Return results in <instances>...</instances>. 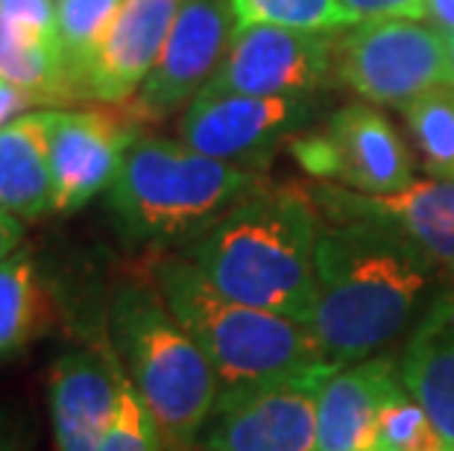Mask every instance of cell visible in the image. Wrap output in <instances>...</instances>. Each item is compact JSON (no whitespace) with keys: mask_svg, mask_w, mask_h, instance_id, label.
Masks as SVG:
<instances>
[{"mask_svg":"<svg viewBox=\"0 0 454 451\" xmlns=\"http://www.w3.org/2000/svg\"><path fill=\"white\" fill-rule=\"evenodd\" d=\"M235 27L270 24L285 30L334 33L352 27V15L340 0H229Z\"/></svg>","mask_w":454,"mask_h":451,"instance_id":"cell-23","label":"cell"},{"mask_svg":"<svg viewBox=\"0 0 454 451\" xmlns=\"http://www.w3.org/2000/svg\"><path fill=\"white\" fill-rule=\"evenodd\" d=\"M185 451H188V448H185ZM206 451H208V448H206Z\"/></svg>","mask_w":454,"mask_h":451,"instance_id":"cell-33","label":"cell"},{"mask_svg":"<svg viewBox=\"0 0 454 451\" xmlns=\"http://www.w3.org/2000/svg\"><path fill=\"white\" fill-rule=\"evenodd\" d=\"M314 114V94L253 97L200 91L179 118V141L229 165L258 170L282 141H291Z\"/></svg>","mask_w":454,"mask_h":451,"instance_id":"cell-9","label":"cell"},{"mask_svg":"<svg viewBox=\"0 0 454 451\" xmlns=\"http://www.w3.org/2000/svg\"><path fill=\"white\" fill-rule=\"evenodd\" d=\"M141 132L135 118L103 109H56L51 132L53 211L74 214L112 188Z\"/></svg>","mask_w":454,"mask_h":451,"instance_id":"cell-12","label":"cell"},{"mask_svg":"<svg viewBox=\"0 0 454 451\" xmlns=\"http://www.w3.org/2000/svg\"><path fill=\"white\" fill-rule=\"evenodd\" d=\"M261 182L255 170L211 159L182 141L138 136L112 182L109 214L135 249H185Z\"/></svg>","mask_w":454,"mask_h":451,"instance_id":"cell-3","label":"cell"},{"mask_svg":"<svg viewBox=\"0 0 454 451\" xmlns=\"http://www.w3.org/2000/svg\"><path fill=\"white\" fill-rule=\"evenodd\" d=\"M121 4L123 0H56L59 47L71 100L85 97V80Z\"/></svg>","mask_w":454,"mask_h":451,"instance_id":"cell-21","label":"cell"},{"mask_svg":"<svg viewBox=\"0 0 454 451\" xmlns=\"http://www.w3.org/2000/svg\"><path fill=\"white\" fill-rule=\"evenodd\" d=\"M346 12L357 21H379V18H425V0H340Z\"/></svg>","mask_w":454,"mask_h":451,"instance_id":"cell-27","label":"cell"},{"mask_svg":"<svg viewBox=\"0 0 454 451\" xmlns=\"http://www.w3.org/2000/svg\"><path fill=\"white\" fill-rule=\"evenodd\" d=\"M437 264L370 220H328L317 244V302L308 329L337 367L387 349L428 308Z\"/></svg>","mask_w":454,"mask_h":451,"instance_id":"cell-1","label":"cell"},{"mask_svg":"<svg viewBox=\"0 0 454 451\" xmlns=\"http://www.w3.org/2000/svg\"><path fill=\"white\" fill-rule=\"evenodd\" d=\"M334 76L361 100L404 109L437 85H454L449 35L413 18L357 21L334 38Z\"/></svg>","mask_w":454,"mask_h":451,"instance_id":"cell-6","label":"cell"},{"mask_svg":"<svg viewBox=\"0 0 454 451\" xmlns=\"http://www.w3.org/2000/svg\"><path fill=\"white\" fill-rule=\"evenodd\" d=\"M320 232L311 188L258 182L179 253L229 299L308 325L317 302Z\"/></svg>","mask_w":454,"mask_h":451,"instance_id":"cell-2","label":"cell"},{"mask_svg":"<svg viewBox=\"0 0 454 451\" xmlns=\"http://www.w3.org/2000/svg\"><path fill=\"white\" fill-rule=\"evenodd\" d=\"M404 387L399 361L372 354L328 376L317 405V448L366 451L381 408Z\"/></svg>","mask_w":454,"mask_h":451,"instance_id":"cell-16","label":"cell"},{"mask_svg":"<svg viewBox=\"0 0 454 451\" xmlns=\"http://www.w3.org/2000/svg\"><path fill=\"white\" fill-rule=\"evenodd\" d=\"M121 358L114 349H74L51 367V408L56 451H98L118 408Z\"/></svg>","mask_w":454,"mask_h":451,"instance_id":"cell-14","label":"cell"},{"mask_svg":"<svg viewBox=\"0 0 454 451\" xmlns=\"http://www.w3.org/2000/svg\"><path fill=\"white\" fill-rule=\"evenodd\" d=\"M164 437L153 410L141 393L135 390L127 369L121 363V381H118V408L109 425V434L103 437L98 451H161Z\"/></svg>","mask_w":454,"mask_h":451,"instance_id":"cell-25","label":"cell"},{"mask_svg":"<svg viewBox=\"0 0 454 451\" xmlns=\"http://www.w3.org/2000/svg\"><path fill=\"white\" fill-rule=\"evenodd\" d=\"M38 105H42V100H38L35 94L21 89V85L0 80V129L9 127V123L18 118H24L27 112H35Z\"/></svg>","mask_w":454,"mask_h":451,"instance_id":"cell-28","label":"cell"},{"mask_svg":"<svg viewBox=\"0 0 454 451\" xmlns=\"http://www.w3.org/2000/svg\"><path fill=\"white\" fill-rule=\"evenodd\" d=\"M334 74V38L328 33L253 24L235 27L217 74L202 91L291 97L311 94Z\"/></svg>","mask_w":454,"mask_h":451,"instance_id":"cell-10","label":"cell"},{"mask_svg":"<svg viewBox=\"0 0 454 451\" xmlns=\"http://www.w3.org/2000/svg\"><path fill=\"white\" fill-rule=\"evenodd\" d=\"M404 118L428 176L454 179V85L419 94L404 105Z\"/></svg>","mask_w":454,"mask_h":451,"instance_id":"cell-22","label":"cell"},{"mask_svg":"<svg viewBox=\"0 0 454 451\" xmlns=\"http://www.w3.org/2000/svg\"><path fill=\"white\" fill-rule=\"evenodd\" d=\"M0 80L21 85L42 105L71 100L62 47L21 33L0 15Z\"/></svg>","mask_w":454,"mask_h":451,"instance_id":"cell-20","label":"cell"},{"mask_svg":"<svg viewBox=\"0 0 454 451\" xmlns=\"http://www.w3.org/2000/svg\"><path fill=\"white\" fill-rule=\"evenodd\" d=\"M425 18L446 35L454 33V0H425Z\"/></svg>","mask_w":454,"mask_h":451,"instance_id":"cell-31","label":"cell"},{"mask_svg":"<svg viewBox=\"0 0 454 451\" xmlns=\"http://www.w3.org/2000/svg\"><path fill=\"white\" fill-rule=\"evenodd\" d=\"M399 376L454 451V293L434 296L404 343Z\"/></svg>","mask_w":454,"mask_h":451,"instance_id":"cell-17","label":"cell"},{"mask_svg":"<svg viewBox=\"0 0 454 451\" xmlns=\"http://www.w3.org/2000/svg\"><path fill=\"white\" fill-rule=\"evenodd\" d=\"M182 0H123L94 59L85 97L127 103L156 65Z\"/></svg>","mask_w":454,"mask_h":451,"instance_id":"cell-15","label":"cell"},{"mask_svg":"<svg viewBox=\"0 0 454 451\" xmlns=\"http://www.w3.org/2000/svg\"><path fill=\"white\" fill-rule=\"evenodd\" d=\"M0 451H24V428L9 410L0 408Z\"/></svg>","mask_w":454,"mask_h":451,"instance_id":"cell-30","label":"cell"},{"mask_svg":"<svg viewBox=\"0 0 454 451\" xmlns=\"http://www.w3.org/2000/svg\"><path fill=\"white\" fill-rule=\"evenodd\" d=\"M449 56H451V71H454V33L449 35Z\"/></svg>","mask_w":454,"mask_h":451,"instance_id":"cell-32","label":"cell"},{"mask_svg":"<svg viewBox=\"0 0 454 451\" xmlns=\"http://www.w3.org/2000/svg\"><path fill=\"white\" fill-rule=\"evenodd\" d=\"M150 276L173 316L215 363L223 387L328 361L305 323L229 299L182 253L159 255Z\"/></svg>","mask_w":454,"mask_h":451,"instance_id":"cell-5","label":"cell"},{"mask_svg":"<svg viewBox=\"0 0 454 451\" xmlns=\"http://www.w3.org/2000/svg\"><path fill=\"white\" fill-rule=\"evenodd\" d=\"M0 15L27 35L59 44V12H56V0H0Z\"/></svg>","mask_w":454,"mask_h":451,"instance_id":"cell-26","label":"cell"},{"mask_svg":"<svg viewBox=\"0 0 454 451\" xmlns=\"http://www.w3.org/2000/svg\"><path fill=\"white\" fill-rule=\"evenodd\" d=\"M109 334L129 381L156 416L164 443L176 451L191 448L223 384L208 354L168 308L153 276H135L114 287Z\"/></svg>","mask_w":454,"mask_h":451,"instance_id":"cell-4","label":"cell"},{"mask_svg":"<svg viewBox=\"0 0 454 451\" xmlns=\"http://www.w3.org/2000/svg\"><path fill=\"white\" fill-rule=\"evenodd\" d=\"M235 33L229 0H182L168 42L147 80L127 100L129 118L164 121L211 82Z\"/></svg>","mask_w":454,"mask_h":451,"instance_id":"cell-11","label":"cell"},{"mask_svg":"<svg viewBox=\"0 0 454 451\" xmlns=\"http://www.w3.org/2000/svg\"><path fill=\"white\" fill-rule=\"evenodd\" d=\"M21 241H24V220L0 206V261H6L9 255L18 253Z\"/></svg>","mask_w":454,"mask_h":451,"instance_id":"cell-29","label":"cell"},{"mask_svg":"<svg viewBox=\"0 0 454 451\" xmlns=\"http://www.w3.org/2000/svg\"><path fill=\"white\" fill-rule=\"evenodd\" d=\"M53 302L33 255L18 249L0 261V361L15 358L51 329Z\"/></svg>","mask_w":454,"mask_h":451,"instance_id":"cell-19","label":"cell"},{"mask_svg":"<svg viewBox=\"0 0 454 451\" xmlns=\"http://www.w3.org/2000/svg\"><path fill=\"white\" fill-rule=\"evenodd\" d=\"M366 451H449L425 408L408 390H399L375 419Z\"/></svg>","mask_w":454,"mask_h":451,"instance_id":"cell-24","label":"cell"},{"mask_svg":"<svg viewBox=\"0 0 454 451\" xmlns=\"http://www.w3.org/2000/svg\"><path fill=\"white\" fill-rule=\"evenodd\" d=\"M53 118L56 109H35L0 129V206L24 223L53 214Z\"/></svg>","mask_w":454,"mask_h":451,"instance_id":"cell-18","label":"cell"},{"mask_svg":"<svg viewBox=\"0 0 454 451\" xmlns=\"http://www.w3.org/2000/svg\"><path fill=\"white\" fill-rule=\"evenodd\" d=\"M296 165L311 179L340 182L361 194H393L413 182L408 144L379 109L349 103L311 136L287 141Z\"/></svg>","mask_w":454,"mask_h":451,"instance_id":"cell-8","label":"cell"},{"mask_svg":"<svg viewBox=\"0 0 454 451\" xmlns=\"http://www.w3.org/2000/svg\"><path fill=\"white\" fill-rule=\"evenodd\" d=\"M325 220H370L417 244L437 267L454 270V179H413L393 194H361L343 185H314Z\"/></svg>","mask_w":454,"mask_h":451,"instance_id":"cell-13","label":"cell"},{"mask_svg":"<svg viewBox=\"0 0 454 451\" xmlns=\"http://www.w3.org/2000/svg\"><path fill=\"white\" fill-rule=\"evenodd\" d=\"M340 369L332 361L247 384L220 387L215 410L202 428L208 451H320L317 405L328 376Z\"/></svg>","mask_w":454,"mask_h":451,"instance_id":"cell-7","label":"cell"}]
</instances>
